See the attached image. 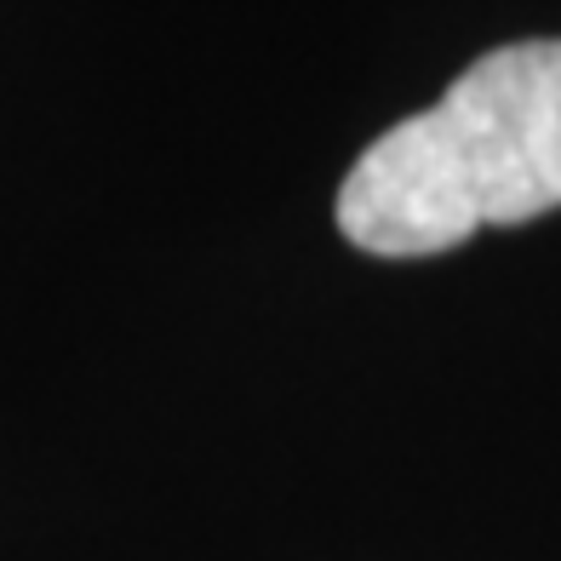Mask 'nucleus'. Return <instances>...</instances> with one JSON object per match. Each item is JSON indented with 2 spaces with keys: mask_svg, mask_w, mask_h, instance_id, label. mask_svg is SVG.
I'll return each mask as SVG.
<instances>
[{
  "mask_svg": "<svg viewBox=\"0 0 561 561\" xmlns=\"http://www.w3.org/2000/svg\"><path fill=\"white\" fill-rule=\"evenodd\" d=\"M561 207V41L481 53L430 110L396 121L339 184V229L373 259H430L476 229Z\"/></svg>",
  "mask_w": 561,
  "mask_h": 561,
  "instance_id": "f257e3e1",
  "label": "nucleus"
}]
</instances>
